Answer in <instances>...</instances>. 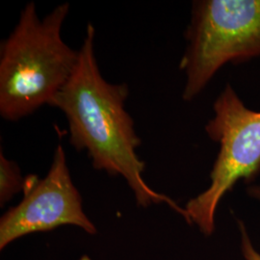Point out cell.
I'll return each instance as SVG.
<instances>
[{"instance_id":"6da1fadb","label":"cell","mask_w":260,"mask_h":260,"mask_svg":"<svg viewBox=\"0 0 260 260\" xmlns=\"http://www.w3.org/2000/svg\"><path fill=\"white\" fill-rule=\"evenodd\" d=\"M94 34L89 23L75 73L50 106L64 113L71 145L78 151L86 150L94 169L124 177L137 205L146 207L165 203L187 221L185 208L152 190L143 178L145 163L136 152L141 140L125 110L128 85L104 79L94 53Z\"/></svg>"},{"instance_id":"7a4b0ae2","label":"cell","mask_w":260,"mask_h":260,"mask_svg":"<svg viewBox=\"0 0 260 260\" xmlns=\"http://www.w3.org/2000/svg\"><path fill=\"white\" fill-rule=\"evenodd\" d=\"M70 4L57 6L44 19L30 2L19 22L0 47V115L16 121L50 105L69 82L79 60V50L62 39Z\"/></svg>"},{"instance_id":"3957f363","label":"cell","mask_w":260,"mask_h":260,"mask_svg":"<svg viewBox=\"0 0 260 260\" xmlns=\"http://www.w3.org/2000/svg\"><path fill=\"white\" fill-rule=\"evenodd\" d=\"M185 37L182 99L191 102L226 63L260 56V0L195 1Z\"/></svg>"},{"instance_id":"277c9868","label":"cell","mask_w":260,"mask_h":260,"mask_svg":"<svg viewBox=\"0 0 260 260\" xmlns=\"http://www.w3.org/2000/svg\"><path fill=\"white\" fill-rule=\"evenodd\" d=\"M214 117L205 126L220 145L210 173V185L186 205L187 222L209 236L223 196L242 179L251 182L260 175V111L249 109L228 84L213 105Z\"/></svg>"},{"instance_id":"5b68a950","label":"cell","mask_w":260,"mask_h":260,"mask_svg":"<svg viewBox=\"0 0 260 260\" xmlns=\"http://www.w3.org/2000/svg\"><path fill=\"white\" fill-rule=\"evenodd\" d=\"M24 198L1 218L0 248L29 233L47 232L62 224H75L87 233L96 230L82 208V199L73 183L65 150L56 148L47 177H25Z\"/></svg>"},{"instance_id":"8992f818","label":"cell","mask_w":260,"mask_h":260,"mask_svg":"<svg viewBox=\"0 0 260 260\" xmlns=\"http://www.w3.org/2000/svg\"><path fill=\"white\" fill-rule=\"evenodd\" d=\"M25 178L21 177L19 168L0 150V204H6L13 196L24 189Z\"/></svg>"},{"instance_id":"52a82bcc","label":"cell","mask_w":260,"mask_h":260,"mask_svg":"<svg viewBox=\"0 0 260 260\" xmlns=\"http://www.w3.org/2000/svg\"><path fill=\"white\" fill-rule=\"evenodd\" d=\"M239 228L241 233V251L244 258L245 260H260V253L253 247L243 222H239Z\"/></svg>"},{"instance_id":"ba28073f","label":"cell","mask_w":260,"mask_h":260,"mask_svg":"<svg viewBox=\"0 0 260 260\" xmlns=\"http://www.w3.org/2000/svg\"><path fill=\"white\" fill-rule=\"evenodd\" d=\"M248 194L251 199L260 202V185H251L248 188Z\"/></svg>"}]
</instances>
